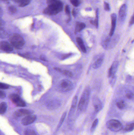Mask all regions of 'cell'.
Wrapping results in <instances>:
<instances>
[{
  "label": "cell",
  "mask_w": 134,
  "mask_h": 135,
  "mask_svg": "<svg viewBox=\"0 0 134 135\" xmlns=\"http://www.w3.org/2000/svg\"><path fill=\"white\" fill-rule=\"evenodd\" d=\"M7 108V106L6 103L4 102H2L0 105V113L3 114L5 113Z\"/></svg>",
  "instance_id": "16"
},
{
  "label": "cell",
  "mask_w": 134,
  "mask_h": 135,
  "mask_svg": "<svg viewBox=\"0 0 134 135\" xmlns=\"http://www.w3.org/2000/svg\"><path fill=\"white\" fill-rule=\"evenodd\" d=\"M111 18L112 27L110 32V36L112 37L113 35L115 29L116 25V21H117V15L113 13L111 15Z\"/></svg>",
  "instance_id": "11"
},
{
  "label": "cell",
  "mask_w": 134,
  "mask_h": 135,
  "mask_svg": "<svg viewBox=\"0 0 134 135\" xmlns=\"http://www.w3.org/2000/svg\"><path fill=\"white\" fill-rule=\"evenodd\" d=\"M77 102V97L76 96L74 97V98L73 100L72 101V108H75Z\"/></svg>",
  "instance_id": "26"
},
{
  "label": "cell",
  "mask_w": 134,
  "mask_h": 135,
  "mask_svg": "<svg viewBox=\"0 0 134 135\" xmlns=\"http://www.w3.org/2000/svg\"><path fill=\"white\" fill-rule=\"evenodd\" d=\"M59 1V0H47V3L49 5H50Z\"/></svg>",
  "instance_id": "29"
},
{
  "label": "cell",
  "mask_w": 134,
  "mask_h": 135,
  "mask_svg": "<svg viewBox=\"0 0 134 135\" xmlns=\"http://www.w3.org/2000/svg\"><path fill=\"white\" fill-rule=\"evenodd\" d=\"M72 83L67 80H62L59 85L60 89L64 92H67L70 90L72 88Z\"/></svg>",
  "instance_id": "6"
},
{
  "label": "cell",
  "mask_w": 134,
  "mask_h": 135,
  "mask_svg": "<svg viewBox=\"0 0 134 135\" xmlns=\"http://www.w3.org/2000/svg\"><path fill=\"white\" fill-rule=\"evenodd\" d=\"M36 119V116L35 115H28L22 119L21 124L24 126L28 125L33 123Z\"/></svg>",
  "instance_id": "7"
},
{
  "label": "cell",
  "mask_w": 134,
  "mask_h": 135,
  "mask_svg": "<svg viewBox=\"0 0 134 135\" xmlns=\"http://www.w3.org/2000/svg\"><path fill=\"white\" fill-rule=\"evenodd\" d=\"M0 48L1 50L6 52H10L13 50L11 45L9 43L5 41L1 42Z\"/></svg>",
  "instance_id": "8"
},
{
  "label": "cell",
  "mask_w": 134,
  "mask_h": 135,
  "mask_svg": "<svg viewBox=\"0 0 134 135\" xmlns=\"http://www.w3.org/2000/svg\"><path fill=\"white\" fill-rule=\"evenodd\" d=\"M9 86L8 85L4 83H1L0 84V88L1 89H8Z\"/></svg>",
  "instance_id": "27"
},
{
  "label": "cell",
  "mask_w": 134,
  "mask_h": 135,
  "mask_svg": "<svg viewBox=\"0 0 134 135\" xmlns=\"http://www.w3.org/2000/svg\"><path fill=\"white\" fill-rule=\"evenodd\" d=\"M94 23L95 25H94L96 26V27L98 28V10L97 9L96 12V19L94 21Z\"/></svg>",
  "instance_id": "25"
},
{
  "label": "cell",
  "mask_w": 134,
  "mask_h": 135,
  "mask_svg": "<svg viewBox=\"0 0 134 135\" xmlns=\"http://www.w3.org/2000/svg\"><path fill=\"white\" fill-rule=\"evenodd\" d=\"M127 12V6L126 4H123L119 10V16L120 18H123L125 17L126 15Z\"/></svg>",
  "instance_id": "14"
},
{
  "label": "cell",
  "mask_w": 134,
  "mask_h": 135,
  "mask_svg": "<svg viewBox=\"0 0 134 135\" xmlns=\"http://www.w3.org/2000/svg\"><path fill=\"white\" fill-rule=\"evenodd\" d=\"M5 94L4 93L2 90H1L0 92V98H5Z\"/></svg>",
  "instance_id": "33"
},
{
  "label": "cell",
  "mask_w": 134,
  "mask_h": 135,
  "mask_svg": "<svg viewBox=\"0 0 134 135\" xmlns=\"http://www.w3.org/2000/svg\"><path fill=\"white\" fill-rule=\"evenodd\" d=\"M98 119H96L95 121H94L93 124L92 125L91 128V130L92 132L94 131V130H95L96 127L97 126V125L98 124Z\"/></svg>",
  "instance_id": "22"
},
{
  "label": "cell",
  "mask_w": 134,
  "mask_h": 135,
  "mask_svg": "<svg viewBox=\"0 0 134 135\" xmlns=\"http://www.w3.org/2000/svg\"><path fill=\"white\" fill-rule=\"evenodd\" d=\"M76 42L77 44L83 52L84 53H86V49L85 45L84 44V42L82 40V39H81L80 38H77L76 39Z\"/></svg>",
  "instance_id": "13"
},
{
  "label": "cell",
  "mask_w": 134,
  "mask_h": 135,
  "mask_svg": "<svg viewBox=\"0 0 134 135\" xmlns=\"http://www.w3.org/2000/svg\"><path fill=\"white\" fill-rule=\"evenodd\" d=\"M93 104L96 112H99L101 110L103 107V104L101 101L98 98L96 97L93 100Z\"/></svg>",
  "instance_id": "12"
},
{
  "label": "cell",
  "mask_w": 134,
  "mask_h": 135,
  "mask_svg": "<svg viewBox=\"0 0 134 135\" xmlns=\"http://www.w3.org/2000/svg\"><path fill=\"white\" fill-rule=\"evenodd\" d=\"M70 1L73 5L76 7L78 6L80 4V0H70Z\"/></svg>",
  "instance_id": "23"
},
{
  "label": "cell",
  "mask_w": 134,
  "mask_h": 135,
  "mask_svg": "<svg viewBox=\"0 0 134 135\" xmlns=\"http://www.w3.org/2000/svg\"><path fill=\"white\" fill-rule=\"evenodd\" d=\"M9 41L13 47L17 49H21L25 45L24 39L21 35L18 34H14L9 38Z\"/></svg>",
  "instance_id": "2"
},
{
  "label": "cell",
  "mask_w": 134,
  "mask_h": 135,
  "mask_svg": "<svg viewBox=\"0 0 134 135\" xmlns=\"http://www.w3.org/2000/svg\"><path fill=\"white\" fill-rule=\"evenodd\" d=\"M70 55V54H68V55H65V56H64V57H63V58H67Z\"/></svg>",
  "instance_id": "37"
},
{
  "label": "cell",
  "mask_w": 134,
  "mask_h": 135,
  "mask_svg": "<svg viewBox=\"0 0 134 135\" xmlns=\"http://www.w3.org/2000/svg\"><path fill=\"white\" fill-rule=\"evenodd\" d=\"M65 11L66 14L67 15H69L70 14V9H69V7L68 6H66L65 7Z\"/></svg>",
  "instance_id": "32"
},
{
  "label": "cell",
  "mask_w": 134,
  "mask_h": 135,
  "mask_svg": "<svg viewBox=\"0 0 134 135\" xmlns=\"http://www.w3.org/2000/svg\"><path fill=\"white\" fill-rule=\"evenodd\" d=\"M125 130L127 132H130L134 130V123L128 124L125 127Z\"/></svg>",
  "instance_id": "20"
},
{
  "label": "cell",
  "mask_w": 134,
  "mask_h": 135,
  "mask_svg": "<svg viewBox=\"0 0 134 135\" xmlns=\"http://www.w3.org/2000/svg\"><path fill=\"white\" fill-rule=\"evenodd\" d=\"M118 66V61L114 62L113 63L109 71V76L112 77L115 76V74L117 72Z\"/></svg>",
  "instance_id": "9"
},
{
  "label": "cell",
  "mask_w": 134,
  "mask_h": 135,
  "mask_svg": "<svg viewBox=\"0 0 134 135\" xmlns=\"http://www.w3.org/2000/svg\"><path fill=\"white\" fill-rule=\"evenodd\" d=\"M76 12H75V11L74 10V9H73V11H72V15L73 16H74V17H75V16H76Z\"/></svg>",
  "instance_id": "36"
},
{
  "label": "cell",
  "mask_w": 134,
  "mask_h": 135,
  "mask_svg": "<svg viewBox=\"0 0 134 135\" xmlns=\"http://www.w3.org/2000/svg\"><path fill=\"white\" fill-rule=\"evenodd\" d=\"M130 23L131 25H133V24L134 23V14L133 16H132V18H131V21H130Z\"/></svg>",
  "instance_id": "34"
},
{
  "label": "cell",
  "mask_w": 134,
  "mask_h": 135,
  "mask_svg": "<svg viewBox=\"0 0 134 135\" xmlns=\"http://www.w3.org/2000/svg\"><path fill=\"white\" fill-rule=\"evenodd\" d=\"M30 2V0H22L19 2L20 7H24L27 5Z\"/></svg>",
  "instance_id": "21"
},
{
  "label": "cell",
  "mask_w": 134,
  "mask_h": 135,
  "mask_svg": "<svg viewBox=\"0 0 134 135\" xmlns=\"http://www.w3.org/2000/svg\"><path fill=\"white\" fill-rule=\"evenodd\" d=\"M106 126L108 129L114 132H118L123 128L122 123L116 120H110L108 121L107 123Z\"/></svg>",
  "instance_id": "4"
},
{
  "label": "cell",
  "mask_w": 134,
  "mask_h": 135,
  "mask_svg": "<svg viewBox=\"0 0 134 135\" xmlns=\"http://www.w3.org/2000/svg\"><path fill=\"white\" fill-rule=\"evenodd\" d=\"M103 61V57H101L100 58H98L94 64L93 68L94 69L98 68L100 67L102 65Z\"/></svg>",
  "instance_id": "15"
},
{
  "label": "cell",
  "mask_w": 134,
  "mask_h": 135,
  "mask_svg": "<svg viewBox=\"0 0 134 135\" xmlns=\"http://www.w3.org/2000/svg\"><path fill=\"white\" fill-rule=\"evenodd\" d=\"M32 111L29 110L25 109H20L16 111L14 114L16 117H21V116L25 115H30L32 114Z\"/></svg>",
  "instance_id": "10"
},
{
  "label": "cell",
  "mask_w": 134,
  "mask_h": 135,
  "mask_svg": "<svg viewBox=\"0 0 134 135\" xmlns=\"http://www.w3.org/2000/svg\"><path fill=\"white\" fill-rule=\"evenodd\" d=\"M10 98L11 101L17 106L19 107H25L26 106L25 102L17 95L12 94L11 95Z\"/></svg>",
  "instance_id": "5"
},
{
  "label": "cell",
  "mask_w": 134,
  "mask_h": 135,
  "mask_svg": "<svg viewBox=\"0 0 134 135\" xmlns=\"http://www.w3.org/2000/svg\"><path fill=\"white\" fill-rule=\"evenodd\" d=\"M127 98H128L129 99H131L133 97V95L129 93L127 95Z\"/></svg>",
  "instance_id": "35"
},
{
  "label": "cell",
  "mask_w": 134,
  "mask_h": 135,
  "mask_svg": "<svg viewBox=\"0 0 134 135\" xmlns=\"http://www.w3.org/2000/svg\"><path fill=\"white\" fill-rule=\"evenodd\" d=\"M116 105H117V106L118 107V108H119L120 109H124L126 107V104H125V102L123 101H120L117 102Z\"/></svg>",
  "instance_id": "18"
},
{
  "label": "cell",
  "mask_w": 134,
  "mask_h": 135,
  "mask_svg": "<svg viewBox=\"0 0 134 135\" xmlns=\"http://www.w3.org/2000/svg\"><path fill=\"white\" fill-rule=\"evenodd\" d=\"M85 24L84 23H78L75 27V31L79 32L85 27Z\"/></svg>",
  "instance_id": "17"
},
{
  "label": "cell",
  "mask_w": 134,
  "mask_h": 135,
  "mask_svg": "<svg viewBox=\"0 0 134 135\" xmlns=\"http://www.w3.org/2000/svg\"><path fill=\"white\" fill-rule=\"evenodd\" d=\"M63 74L64 75H65L66 76H68V77H71L72 76V73L68 71H65L63 72Z\"/></svg>",
  "instance_id": "31"
},
{
  "label": "cell",
  "mask_w": 134,
  "mask_h": 135,
  "mask_svg": "<svg viewBox=\"0 0 134 135\" xmlns=\"http://www.w3.org/2000/svg\"><path fill=\"white\" fill-rule=\"evenodd\" d=\"M63 8V4L61 1H58L56 3L49 5L44 10V14L49 15H55L61 11Z\"/></svg>",
  "instance_id": "1"
},
{
  "label": "cell",
  "mask_w": 134,
  "mask_h": 135,
  "mask_svg": "<svg viewBox=\"0 0 134 135\" xmlns=\"http://www.w3.org/2000/svg\"><path fill=\"white\" fill-rule=\"evenodd\" d=\"M14 0L16 2H20L21 1H22V0Z\"/></svg>",
  "instance_id": "38"
},
{
  "label": "cell",
  "mask_w": 134,
  "mask_h": 135,
  "mask_svg": "<svg viewBox=\"0 0 134 135\" xmlns=\"http://www.w3.org/2000/svg\"><path fill=\"white\" fill-rule=\"evenodd\" d=\"M25 135H37L35 132L32 130H27L25 132Z\"/></svg>",
  "instance_id": "24"
},
{
  "label": "cell",
  "mask_w": 134,
  "mask_h": 135,
  "mask_svg": "<svg viewBox=\"0 0 134 135\" xmlns=\"http://www.w3.org/2000/svg\"><path fill=\"white\" fill-rule=\"evenodd\" d=\"M66 115H67V113L65 112L63 113V115H62L61 117V119H60V121L59 122V124L58 125V128L57 129H58L61 127V126L62 125L63 123L64 122V120L65 119V117H66Z\"/></svg>",
  "instance_id": "19"
},
{
  "label": "cell",
  "mask_w": 134,
  "mask_h": 135,
  "mask_svg": "<svg viewBox=\"0 0 134 135\" xmlns=\"http://www.w3.org/2000/svg\"><path fill=\"white\" fill-rule=\"evenodd\" d=\"M104 6V9L105 10L107 11H109L110 10V8L109 5V4H108L107 2H105Z\"/></svg>",
  "instance_id": "30"
},
{
  "label": "cell",
  "mask_w": 134,
  "mask_h": 135,
  "mask_svg": "<svg viewBox=\"0 0 134 135\" xmlns=\"http://www.w3.org/2000/svg\"><path fill=\"white\" fill-rule=\"evenodd\" d=\"M9 10L10 11V12L11 13H15L16 12L17 9L14 6H11L9 7Z\"/></svg>",
  "instance_id": "28"
},
{
  "label": "cell",
  "mask_w": 134,
  "mask_h": 135,
  "mask_svg": "<svg viewBox=\"0 0 134 135\" xmlns=\"http://www.w3.org/2000/svg\"><path fill=\"white\" fill-rule=\"evenodd\" d=\"M91 90L90 88L85 90L81 98L78 105V109L80 111L85 110L87 106L90 97Z\"/></svg>",
  "instance_id": "3"
}]
</instances>
